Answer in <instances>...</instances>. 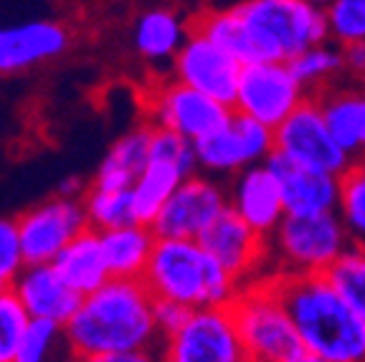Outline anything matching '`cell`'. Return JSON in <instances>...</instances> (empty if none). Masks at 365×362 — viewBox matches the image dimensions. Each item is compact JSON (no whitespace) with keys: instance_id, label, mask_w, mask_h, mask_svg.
Wrapping results in <instances>:
<instances>
[{"instance_id":"obj_1","label":"cell","mask_w":365,"mask_h":362,"mask_svg":"<svg viewBox=\"0 0 365 362\" xmlns=\"http://www.w3.org/2000/svg\"><path fill=\"white\" fill-rule=\"evenodd\" d=\"M66 334L76 357L155 350L163 340L155 324V296L143 279H109L86 294Z\"/></svg>"},{"instance_id":"obj_2","label":"cell","mask_w":365,"mask_h":362,"mask_svg":"<svg viewBox=\"0 0 365 362\" xmlns=\"http://www.w3.org/2000/svg\"><path fill=\"white\" fill-rule=\"evenodd\" d=\"M269 284L289 309L304 350L327 362H365V319L325 274H274Z\"/></svg>"},{"instance_id":"obj_3","label":"cell","mask_w":365,"mask_h":362,"mask_svg":"<svg viewBox=\"0 0 365 362\" xmlns=\"http://www.w3.org/2000/svg\"><path fill=\"white\" fill-rule=\"evenodd\" d=\"M143 281L155 299L178 301L188 309L231 306L241 284L200 246V241L158 238Z\"/></svg>"},{"instance_id":"obj_4","label":"cell","mask_w":365,"mask_h":362,"mask_svg":"<svg viewBox=\"0 0 365 362\" xmlns=\"http://www.w3.org/2000/svg\"><path fill=\"white\" fill-rule=\"evenodd\" d=\"M257 61H284L330 41L325 8L312 0H244L234 8Z\"/></svg>"},{"instance_id":"obj_5","label":"cell","mask_w":365,"mask_h":362,"mask_svg":"<svg viewBox=\"0 0 365 362\" xmlns=\"http://www.w3.org/2000/svg\"><path fill=\"white\" fill-rule=\"evenodd\" d=\"M228 309L234 314L241 342L254 362H289L292 357L304 352L289 309L274 291L269 279L241 286L239 296Z\"/></svg>"},{"instance_id":"obj_6","label":"cell","mask_w":365,"mask_h":362,"mask_svg":"<svg viewBox=\"0 0 365 362\" xmlns=\"http://www.w3.org/2000/svg\"><path fill=\"white\" fill-rule=\"evenodd\" d=\"M353 246L340 213L287 215L269 238L279 274H325Z\"/></svg>"},{"instance_id":"obj_7","label":"cell","mask_w":365,"mask_h":362,"mask_svg":"<svg viewBox=\"0 0 365 362\" xmlns=\"http://www.w3.org/2000/svg\"><path fill=\"white\" fill-rule=\"evenodd\" d=\"M274 152L307 170L342 177L353 167V160L337 145L327 127L317 99L309 96L302 107L274 130Z\"/></svg>"},{"instance_id":"obj_8","label":"cell","mask_w":365,"mask_h":362,"mask_svg":"<svg viewBox=\"0 0 365 362\" xmlns=\"http://www.w3.org/2000/svg\"><path fill=\"white\" fill-rule=\"evenodd\" d=\"M163 362H251L228 306L195 309L160 347Z\"/></svg>"},{"instance_id":"obj_9","label":"cell","mask_w":365,"mask_h":362,"mask_svg":"<svg viewBox=\"0 0 365 362\" xmlns=\"http://www.w3.org/2000/svg\"><path fill=\"white\" fill-rule=\"evenodd\" d=\"M307 99L309 94L294 79L289 63L254 61L241 68L234 112H241L246 117L257 119L262 125L277 130Z\"/></svg>"},{"instance_id":"obj_10","label":"cell","mask_w":365,"mask_h":362,"mask_svg":"<svg viewBox=\"0 0 365 362\" xmlns=\"http://www.w3.org/2000/svg\"><path fill=\"white\" fill-rule=\"evenodd\" d=\"M274 152V130L241 112H231L226 125L195 142L198 167L208 175H239L264 165Z\"/></svg>"},{"instance_id":"obj_11","label":"cell","mask_w":365,"mask_h":362,"mask_svg":"<svg viewBox=\"0 0 365 362\" xmlns=\"http://www.w3.org/2000/svg\"><path fill=\"white\" fill-rule=\"evenodd\" d=\"M148 112L153 127L170 130L195 145L198 140L221 130L234 107H228L188 84H180L178 79H168L150 89Z\"/></svg>"},{"instance_id":"obj_12","label":"cell","mask_w":365,"mask_h":362,"mask_svg":"<svg viewBox=\"0 0 365 362\" xmlns=\"http://www.w3.org/2000/svg\"><path fill=\"white\" fill-rule=\"evenodd\" d=\"M23 254L29 264H53L76 236L89 228L84 200L53 195L18 215Z\"/></svg>"},{"instance_id":"obj_13","label":"cell","mask_w":365,"mask_h":362,"mask_svg":"<svg viewBox=\"0 0 365 362\" xmlns=\"http://www.w3.org/2000/svg\"><path fill=\"white\" fill-rule=\"evenodd\" d=\"M228 208V190L208 175H190L170 195L160 215L153 221L158 238L198 241L205 228Z\"/></svg>"},{"instance_id":"obj_14","label":"cell","mask_w":365,"mask_h":362,"mask_svg":"<svg viewBox=\"0 0 365 362\" xmlns=\"http://www.w3.org/2000/svg\"><path fill=\"white\" fill-rule=\"evenodd\" d=\"M198 241L241 286L257 284L264 261L272 256L269 238L254 231L231 208L223 210Z\"/></svg>"},{"instance_id":"obj_15","label":"cell","mask_w":365,"mask_h":362,"mask_svg":"<svg viewBox=\"0 0 365 362\" xmlns=\"http://www.w3.org/2000/svg\"><path fill=\"white\" fill-rule=\"evenodd\" d=\"M241 68H244V63L228 56L223 48H218L213 41H208L198 31L188 36V41L178 51L175 61L170 63L173 79L193 86V89L213 96L228 107H234Z\"/></svg>"},{"instance_id":"obj_16","label":"cell","mask_w":365,"mask_h":362,"mask_svg":"<svg viewBox=\"0 0 365 362\" xmlns=\"http://www.w3.org/2000/svg\"><path fill=\"white\" fill-rule=\"evenodd\" d=\"M267 167L282 185L287 215H325L340 210L342 177L299 167L279 152L269 155Z\"/></svg>"},{"instance_id":"obj_17","label":"cell","mask_w":365,"mask_h":362,"mask_svg":"<svg viewBox=\"0 0 365 362\" xmlns=\"http://www.w3.org/2000/svg\"><path fill=\"white\" fill-rule=\"evenodd\" d=\"M228 208L241 215L257 233L267 238L274 236V231L287 218V208L279 180L267 167V162L254 165L249 170L231 177Z\"/></svg>"},{"instance_id":"obj_18","label":"cell","mask_w":365,"mask_h":362,"mask_svg":"<svg viewBox=\"0 0 365 362\" xmlns=\"http://www.w3.org/2000/svg\"><path fill=\"white\" fill-rule=\"evenodd\" d=\"M71 43L66 26L56 21H26L0 29V74H16L61 56Z\"/></svg>"},{"instance_id":"obj_19","label":"cell","mask_w":365,"mask_h":362,"mask_svg":"<svg viewBox=\"0 0 365 362\" xmlns=\"http://www.w3.org/2000/svg\"><path fill=\"white\" fill-rule=\"evenodd\" d=\"M11 289L31 319H48L58 324H68L84 299L53 264H29Z\"/></svg>"},{"instance_id":"obj_20","label":"cell","mask_w":365,"mask_h":362,"mask_svg":"<svg viewBox=\"0 0 365 362\" xmlns=\"http://www.w3.org/2000/svg\"><path fill=\"white\" fill-rule=\"evenodd\" d=\"M317 104L327 127L345 155L355 162L365 160V89L360 86H337L319 91Z\"/></svg>"},{"instance_id":"obj_21","label":"cell","mask_w":365,"mask_h":362,"mask_svg":"<svg viewBox=\"0 0 365 362\" xmlns=\"http://www.w3.org/2000/svg\"><path fill=\"white\" fill-rule=\"evenodd\" d=\"M190 33L193 29L178 11L150 8L137 16L132 29V46L148 63H173Z\"/></svg>"},{"instance_id":"obj_22","label":"cell","mask_w":365,"mask_h":362,"mask_svg":"<svg viewBox=\"0 0 365 362\" xmlns=\"http://www.w3.org/2000/svg\"><path fill=\"white\" fill-rule=\"evenodd\" d=\"M102 249L112 279H143L148 272L150 256L158 244V233L148 223L102 231Z\"/></svg>"},{"instance_id":"obj_23","label":"cell","mask_w":365,"mask_h":362,"mask_svg":"<svg viewBox=\"0 0 365 362\" xmlns=\"http://www.w3.org/2000/svg\"><path fill=\"white\" fill-rule=\"evenodd\" d=\"M150 140H153V125L137 127V130L122 135L99 162L94 185L132 190L137 177L143 175V170L150 162Z\"/></svg>"},{"instance_id":"obj_24","label":"cell","mask_w":365,"mask_h":362,"mask_svg":"<svg viewBox=\"0 0 365 362\" xmlns=\"http://www.w3.org/2000/svg\"><path fill=\"white\" fill-rule=\"evenodd\" d=\"M53 267L58 269V274H61L81 296L102 289L104 284L112 279L107 259H104L102 236H99V231H94V228H86L81 236H76L74 241L58 254V259L53 261Z\"/></svg>"},{"instance_id":"obj_25","label":"cell","mask_w":365,"mask_h":362,"mask_svg":"<svg viewBox=\"0 0 365 362\" xmlns=\"http://www.w3.org/2000/svg\"><path fill=\"white\" fill-rule=\"evenodd\" d=\"M190 175H195V172H188L182 165L150 157L148 167H145L143 175L137 177L135 187H132L137 221L153 226L163 205L170 200V195L180 187V182L188 180Z\"/></svg>"},{"instance_id":"obj_26","label":"cell","mask_w":365,"mask_h":362,"mask_svg":"<svg viewBox=\"0 0 365 362\" xmlns=\"http://www.w3.org/2000/svg\"><path fill=\"white\" fill-rule=\"evenodd\" d=\"M289 68L294 79L302 84V89L309 96H317L319 91L330 89L335 84L337 76L345 71V61H342V46L337 43H317L299 56L289 61Z\"/></svg>"},{"instance_id":"obj_27","label":"cell","mask_w":365,"mask_h":362,"mask_svg":"<svg viewBox=\"0 0 365 362\" xmlns=\"http://www.w3.org/2000/svg\"><path fill=\"white\" fill-rule=\"evenodd\" d=\"M76 360L79 357L71 350L66 324L48 322V319H31L13 362H76Z\"/></svg>"},{"instance_id":"obj_28","label":"cell","mask_w":365,"mask_h":362,"mask_svg":"<svg viewBox=\"0 0 365 362\" xmlns=\"http://www.w3.org/2000/svg\"><path fill=\"white\" fill-rule=\"evenodd\" d=\"M193 31L203 33L208 41L223 48L228 56H234L239 63H254L257 56H254V48H251L249 33H246L244 23H241L239 13L234 8L228 11H208L193 23Z\"/></svg>"},{"instance_id":"obj_29","label":"cell","mask_w":365,"mask_h":362,"mask_svg":"<svg viewBox=\"0 0 365 362\" xmlns=\"http://www.w3.org/2000/svg\"><path fill=\"white\" fill-rule=\"evenodd\" d=\"M84 210L89 228L94 231H112V228L140 223L135 213L132 190H114V187H99L91 182L84 198Z\"/></svg>"},{"instance_id":"obj_30","label":"cell","mask_w":365,"mask_h":362,"mask_svg":"<svg viewBox=\"0 0 365 362\" xmlns=\"http://www.w3.org/2000/svg\"><path fill=\"white\" fill-rule=\"evenodd\" d=\"M337 294L365 319V246L353 244L325 272Z\"/></svg>"},{"instance_id":"obj_31","label":"cell","mask_w":365,"mask_h":362,"mask_svg":"<svg viewBox=\"0 0 365 362\" xmlns=\"http://www.w3.org/2000/svg\"><path fill=\"white\" fill-rule=\"evenodd\" d=\"M337 213L348 228L353 244L365 246V160L355 162L342 175V200Z\"/></svg>"},{"instance_id":"obj_32","label":"cell","mask_w":365,"mask_h":362,"mask_svg":"<svg viewBox=\"0 0 365 362\" xmlns=\"http://www.w3.org/2000/svg\"><path fill=\"white\" fill-rule=\"evenodd\" d=\"M31 324V314L13 289H0V362H13L26 329Z\"/></svg>"},{"instance_id":"obj_33","label":"cell","mask_w":365,"mask_h":362,"mask_svg":"<svg viewBox=\"0 0 365 362\" xmlns=\"http://www.w3.org/2000/svg\"><path fill=\"white\" fill-rule=\"evenodd\" d=\"M325 16L332 43L348 46L365 41V0H332Z\"/></svg>"},{"instance_id":"obj_34","label":"cell","mask_w":365,"mask_h":362,"mask_svg":"<svg viewBox=\"0 0 365 362\" xmlns=\"http://www.w3.org/2000/svg\"><path fill=\"white\" fill-rule=\"evenodd\" d=\"M26 267L29 261L23 254L18 221L0 215V289H11Z\"/></svg>"},{"instance_id":"obj_35","label":"cell","mask_w":365,"mask_h":362,"mask_svg":"<svg viewBox=\"0 0 365 362\" xmlns=\"http://www.w3.org/2000/svg\"><path fill=\"white\" fill-rule=\"evenodd\" d=\"M190 314H193V309L178 304V301L155 299V324H158L160 337H163V340L173 337V334H175L182 324L188 322Z\"/></svg>"},{"instance_id":"obj_36","label":"cell","mask_w":365,"mask_h":362,"mask_svg":"<svg viewBox=\"0 0 365 362\" xmlns=\"http://www.w3.org/2000/svg\"><path fill=\"white\" fill-rule=\"evenodd\" d=\"M76 362H163L160 350H130V352H109V355L79 357Z\"/></svg>"},{"instance_id":"obj_37","label":"cell","mask_w":365,"mask_h":362,"mask_svg":"<svg viewBox=\"0 0 365 362\" xmlns=\"http://www.w3.org/2000/svg\"><path fill=\"white\" fill-rule=\"evenodd\" d=\"M342 61H345V71L350 76L365 79V41L342 46Z\"/></svg>"},{"instance_id":"obj_38","label":"cell","mask_w":365,"mask_h":362,"mask_svg":"<svg viewBox=\"0 0 365 362\" xmlns=\"http://www.w3.org/2000/svg\"><path fill=\"white\" fill-rule=\"evenodd\" d=\"M289 362H327V360H325V357H317V355H312V352L304 350V352H299L297 357H292Z\"/></svg>"},{"instance_id":"obj_39","label":"cell","mask_w":365,"mask_h":362,"mask_svg":"<svg viewBox=\"0 0 365 362\" xmlns=\"http://www.w3.org/2000/svg\"><path fill=\"white\" fill-rule=\"evenodd\" d=\"M312 3H314V6H319V8H327L332 3V0H312Z\"/></svg>"},{"instance_id":"obj_40","label":"cell","mask_w":365,"mask_h":362,"mask_svg":"<svg viewBox=\"0 0 365 362\" xmlns=\"http://www.w3.org/2000/svg\"><path fill=\"white\" fill-rule=\"evenodd\" d=\"M251 362H254V360H251Z\"/></svg>"}]
</instances>
